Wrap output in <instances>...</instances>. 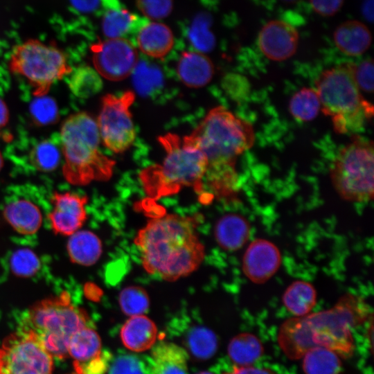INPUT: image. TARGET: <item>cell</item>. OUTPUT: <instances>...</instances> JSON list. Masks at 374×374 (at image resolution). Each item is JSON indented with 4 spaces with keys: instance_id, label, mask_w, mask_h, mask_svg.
<instances>
[{
    "instance_id": "1",
    "label": "cell",
    "mask_w": 374,
    "mask_h": 374,
    "mask_svg": "<svg viewBox=\"0 0 374 374\" xmlns=\"http://www.w3.org/2000/svg\"><path fill=\"white\" fill-rule=\"evenodd\" d=\"M367 305L357 297L346 294L331 308L293 317L280 326L278 341L285 355L299 359L314 348H325L340 357L354 353L351 329L368 319Z\"/></svg>"
},
{
    "instance_id": "2",
    "label": "cell",
    "mask_w": 374,
    "mask_h": 374,
    "mask_svg": "<svg viewBox=\"0 0 374 374\" xmlns=\"http://www.w3.org/2000/svg\"><path fill=\"white\" fill-rule=\"evenodd\" d=\"M194 217L167 214L153 218L135 238L145 271L174 281L196 270L204 257Z\"/></svg>"
},
{
    "instance_id": "3",
    "label": "cell",
    "mask_w": 374,
    "mask_h": 374,
    "mask_svg": "<svg viewBox=\"0 0 374 374\" xmlns=\"http://www.w3.org/2000/svg\"><path fill=\"white\" fill-rule=\"evenodd\" d=\"M183 139L205 156L204 177L214 193L220 197L233 196L238 184L235 163L253 144L252 125L223 107H216Z\"/></svg>"
},
{
    "instance_id": "4",
    "label": "cell",
    "mask_w": 374,
    "mask_h": 374,
    "mask_svg": "<svg viewBox=\"0 0 374 374\" xmlns=\"http://www.w3.org/2000/svg\"><path fill=\"white\" fill-rule=\"evenodd\" d=\"M60 141L62 173L69 183L82 186L112 177L115 161L101 152L98 125L89 114L78 112L69 116L62 125Z\"/></svg>"
},
{
    "instance_id": "5",
    "label": "cell",
    "mask_w": 374,
    "mask_h": 374,
    "mask_svg": "<svg viewBox=\"0 0 374 374\" xmlns=\"http://www.w3.org/2000/svg\"><path fill=\"white\" fill-rule=\"evenodd\" d=\"M166 155L160 164L149 166L140 174L145 193L153 199L177 193L185 186L203 190L206 160L195 145L173 134L159 137Z\"/></svg>"
},
{
    "instance_id": "6",
    "label": "cell",
    "mask_w": 374,
    "mask_h": 374,
    "mask_svg": "<svg viewBox=\"0 0 374 374\" xmlns=\"http://www.w3.org/2000/svg\"><path fill=\"white\" fill-rule=\"evenodd\" d=\"M352 63L323 71L316 81L321 109L332 118L337 133H355L373 116V107L362 96Z\"/></svg>"
},
{
    "instance_id": "7",
    "label": "cell",
    "mask_w": 374,
    "mask_h": 374,
    "mask_svg": "<svg viewBox=\"0 0 374 374\" xmlns=\"http://www.w3.org/2000/svg\"><path fill=\"white\" fill-rule=\"evenodd\" d=\"M26 321L23 329L30 332L53 357L63 359L69 357L70 338L87 326L88 317L63 293L37 303Z\"/></svg>"
},
{
    "instance_id": "8",
    "label": "cell",
    "mask_w": 374,
    "mask_h": 374,
    "mask_svg": "<svg viewBox=\"0 0 374 374\" xmlns=\"http://www.w3.org/2000/svg\"><path fill=\"white\" fill-rule=\"evenodd\" d=\"M373 144L354 136L337 155L330 171L332 183L341 197L364 202L373 197Z\"/></svg>"
},
{
    "instance_id": "9",
    "label": "cell",
    "mask_w": 374,
    "mask_h": 374,
    "mask_svg": "<svg viewBox=\"0 0 374 374\" xmlns=\"http://www.w3.org/2000/svg\"><path fill=\"white\" fill-rule=\"evenodd\" d=\"M8 65L12 73L28 80L35 97L46 95L54 82L73 70L61 50L37 39L15 46Z\"/></svg>"
},
{
    "instance_id": "10",
    "label": "cell",
    "mask_w": 374,
    "mask_h": 374,
    "mask_svg": "<svg viewBox=\"0 0 374 374\" xmlns=\"http://www.w3.org/2000/svg\"><path fill=\"white\" fill-rule=\"evenodd\" d=\"M134 98V93L128 91L119 96L107 94L103 98L96 123L103 144L116 153L128 149L135 139L130 111Z\"/></svg>"
},
{
    "instance_id": "11",
    "label": "cell",
    "mask_w": 374,
    "mask_h": 374,
    "mask_svg": "<svg viewBox=\"0 0 374 374\" xmlns=\"http://www.w3.org/2000/svg\"><path fill=\"white\" fill-rule=\"evenodd\" d=\"M3 374H53V356L29 331L22 329L2 345Z\"/></svg>"
},
{
    "instance_id": "12",
    "label": "cell",
    "mask_w": 374,
    "mask_h": 374,
    "mask_svg": "<svg viewBox=\"0 0 374 374\" xmlns=\"http://www.w3.org/2000/svg\"><path fill=\"white\" fill-rule=\"evenodd\" d=\"M92 60L100 76L112 81L127 78L135 69L137 52L125 38H109L91 46Z\"/></svg>"
},
{
    "instance_id": "13",
    "label": "cell",
    "mask_w": 374,
    "mask_h": 374,
    "mask_svg": "<svg viewBox=\"0 0 374 374\" xmlns=\"http://www.w3.org/2000/svg\"><path fill=\"white\" fill-rule=\"evenodd\" d=\"M51 201L54 208L48 220L53 232L71 235L78 231L87 218V197L71 192H55Z\"/></svg>"
},
{
    "instance_id": "14",
    "label": "cell",
    "mask_w": 374,
    "mask_h": 374,
    "mask_svg": "<svg viewBox=\"0 0 374 374\" xmlns=\"http://www.w3.org/2000/svg\"><path fill=\"white\" fill-rule=\"evenodd\" d=\"M281 255L278 248L266 239H256L245 251L242 268L244 275L253 283H264L278 270Z\"/></svg>"
},
{
    "instance_id": "15",
    "label": "cell",
    "mask_w": 374,
    "mask_h": 374,
    "mask_svg": "<svg viewBox=\"0 0 374 374\" xmlns=\"http://www.w3.org/2000/svg\"><path fill=\"white\" fill-rule=\"evenodd\" d=\"M299 41L296 30L281 20H272L260 30L258 45L261 52L274 61H283L296 52Z\"/></svg>"
},
{
    "instance_id": "16",
    "label": "cell",
    "mask_w": 374,
    "mask_h": 374,
    "mask_svg": "<svg viewBox=\"0 0 374 374\" xmlns=\"http://www.w3.org/2000/svg\"><path fill=\"white\" fill-rule=\"evenodd\" d=\"M103 354L99 335L88 326L77 330L70 338L68 355L74 361L77 374H83L87 367Z\"/></svg>"
},
{
    "instance_id": "17",
    "label": "cell",
    "mask_w": 374,
    "mask_h": 374,
    "mask_svg": "<svg viewBox=\"0 0 374 374\" xmlns=\"http://www.w3.org/2000/svg\"><path fill=\"white\" fill-rule=\"evenodd\" d=\"M157 328L149 317L144 314L131 316L123 325L120 337L127 349L143 352L154 345L157 338Z\"/></svg>"
},
{
    "instance_id": "18",
    "label": "cell",
    "mask_w": 374,
    "mask_h": 374,
    "mask_svg": "<svg viewBox=\"0 0 374 374\" xmlns=\"http://www.w3.org/2000/svg\"><path fill=\"white\" fill-rule=\"evenodd\" d=\"M177 74L187 87L199 88L213 78L214 67L211 60L199 51H184L177 64Z\"/></svg>"
},
{
    "instance_id": "19",
    "label": "cell",
    "mask_w": 374,
    "mask_h": 374,
    "mask_svg": "<svg viewBox=\"0 0 374 374\" xmlns=\"http://www.w3.org/2000/svg\"><path fill=\"white\" fill-rule=\"evenodd\" d=\"M188 353L180 346L159 341L153 346L152 351L151 374H188Z\"/></svg>"
},
{
    "instance_id": "20",
    "label": "cell",
    "mask_w": 374,
    "mask_h": 374,
    "mask_svg": "<svg viewBox=\"0 0 374 374\" xmlns=\"http://www.w3.org/2000/svg\"><path fill=\"white\" fill-rule=\"evenodd\" d=\"M250 225L242 215L230 213L221 217L215 224V238L220 247L229 251L242 248L247 242Z\"/></svg>"
},
{
    "instance_id": "21",
    "label": "cell",
    "mask_w": 374,
    "mask_h": 374,
    "mask_svg": "<svg viewBox=\"0 0 374 374\" xmlns=\"http://www.w3.org/2000/svg\"><path fill=\"white\" fill-rule=\"evenodd\" d=\"M3 215L8 224L22 235L35 233L42 221V213L37 206L25 199H16L6 204Z\"/></svg>"
},
{
    "instance_id": "22",
    "label": "cell",
    "mask_w": 374,
    "mask_h": 374,
    "mask_svg": "<svg viewBox=\"0 0 374 374\" xmlns=\"http://www.w3.org/2000/svg\"><path fill=\"white\" fill-rule=\"evenodd\" d=\"M139 49L145 55L162 58L172 49L174 36L170 28L164 24L150 22L144 24L136 35Z\"/></svg>"
},
{
    "instance_id": "23",
    "label": "cell",
    "mask_w": 374,
    "mask_h": 374,
    "mask_svg": "<svg viewBox=\"0 0 374 374\" xmlns=\"http://www.w3.org/2000/svg\"><path fill=\"white\" fill-rule=\"evenodd\" d=\"M333 39L342 53L350 56H358L369 48L372 37L365 24L358 21H348L335 29Z\"/></svg>"
},
{
    "instance_id": "24",
    "label": "cell",
    "mask_w": 374,
    "mask_h": 374,
    "mask_svg": "<svg viewBox=\"0 0 374 374\" xmlns=\"http://www.w3.org/2000/svg\"><path fill=\"white\" fill-rule=\"evenodd\" d=\"M69 236L67 251L70 260L83 266L95 264L103 249L99 238L94 233L86 230H78Z\"/></svg>"
},
{
    "instance_id": "25",
    "label": "cell",
    "mask_w": 374,
    "mask_h": 374,
    "mask_svg": "<svg viewBox=\"0 0 374 374\" xmlns=\"http://www.w3.org/2000/svg\"><path fill=\"white\" fill-rule=\"evenodd\" d=\"M317 291L309 282L296 280L283 295V303L294 317H302L311 312L317 303Z\"/></svg>"
},
{
    "instance_id": "26",
    "label": "cell",
    "mask_w": 374,
    "mask_h": 374,
    "mask_svg": "<svg viewBox=\"0 0 374 374\" xmlns=\"http://www.w3.org/2000/svg\"><path fill=\"white\" fill-rule=\"evenodd\" d=\"M263 346L260 339L249 332H242L235 336L228 346L231 359L238 366L251 365L263 353Z\"/></svg>"
},
{
    "instance_id": "27",
    "label": "cell",
    "mask_w": 374,
    "mask_h": 374,
    "mask_svg": "<svg viewBox=\"0 0 374 374\" xmlns=\"http://www.w3.org/2000/svg\"><path fill=\"white\" fill-rule=\"evenodd\" d=\"M303 370L305 374H338L341 368L340 357L325 348H314L303 356Z\"/></svg>"
},
{
    "instance_id": "28",
    "label": "cell",
    "mask_w": 374,
    "mask_h": 374,
    "mask_svg": "<svg viewBox=\"0 0 374 374\" xmlns=\"http://www.w3.org/2000/svg\"><path fill=\"white\" fill-rule=\"evenodd\" d=\"M69 87L77 97L87 98L98 93L103 88V81L95 69L81 66L71 72Z\"/></svg>"
},
{
    "instance_id": "29",
    "label": "cell",
    "mask_w": 374,
    "mask_h": 374,
    "mask_svg": "<svg viewBox=\"0 0 374 374\" xmlns=\"http://www.w3.org/2000/svg\"><path fill=\"white\" fill-rule=\"evenodd\" d=\"M186 345L188 352L197 359L211 358L217 348L215 334L205 327H195L188 333Z\"/></svg>"
},
{
    "instance_id": "30",
    "label": "cell",
    "mask_w": 374,
    "mask_h": 374,
    "mask_svg": "<svg viewBox=\"0 0 374 374\" xmlns=\"http://www.w3.org/2000/svg\"><path fill=\"white\" fill-rule=\"evenodd\" d=\"M136 17L128 10L114 8L103 17L102 28L105 36L109 38H123L134 27Z\"/></svg>"
},
{
    "instance_id": "31",
    "label": "cell",
    "mask_w": 374,
    "mask_h": 374,
    "mask_svg": "<svg viewBox=\"0 0 374 374\" xmlns=\"http://www.w3.org/2000/svg\"><path fill=\"white\" fill-rule=\"evenodd\" d=\"M321 103L317 91L311 88H303L291 98L289 109L294 118L310 121L318 114Z\"/></svg>"
},
{
    "instance_id": "32",
    "label": "cell",
    "mask_w": 374,
    "mask_h": 374,
    "mask_svg": "<svg viewBox=\"0 0 374 374\" xmlns=\"http://www.w3.org/2000/svg\"><path fill=\"white\" fill-rule=\"evenodd\" d=\"M30 161L39 171L52 172L58 166L61 159V151L51 140H43L30 150Z\"/></svg>"
},
{
    "instance_id": "33",
    "label": "cell",
    "mask_w": 374,
    "mask_h": 374,
    "mask_svg": "<svg viewBox=\"0 0 374 374\" xmlns=\"http://www.w3.org/2000/svg\"><path fill=\"white\" fill-rule=\"evenodd\" d=\"M119 305L127 316L143 314L149 308L150 299L147 292L139 286L124 288L119 294Z\"/></svg>"
},
{
    "instance_id": "34",
    "label": "cell",
    "mask_w": 374,
    "mask_h": 374,
    "mask_svg": "<svg viewBox=\"0 0 374 374\" xmlns=\"http://www.w3.org/2000/svg\"><path fill=\"white\" fill-rule=\"evenodd\" d=\"M210 17L205 14L198 15L190 26L189 39L199 52H207L213 48L215 38L210 30Z\"/></svg>"
},
{
    "instance_id": "35",
    "label": "cell",
    "mask_w": 374,
    "mask_h": 374,
    "mask_svg": "<svg viewBox=\"0 0 374 374\" xmlns=\"http://www.w3.org/2000/svg\"><path fill=\"white\" fill-rule=\"evenodd\" d=\"M30 116L38 125H48L55 123L59 118L56 102L46 95L35 97L30 105Z\"/></svg>"
},
{
    "instance_id": "36",
    "label": "cell",
    "mask_w": 374,
    "mask_h": 374,
    "mask_svg": "<svg viewBox=\"0 0 374 374\" xmlns=\"http://www.w3.org/2000/svg\"><path fill=\"white\" fill-rule=\"evenodd\" d=\"M12 272L18 277L34 276L40 267L37 256L30 249H20L15 251L10 260Z\"/></svg>"
},
{
    "instance_id": "37",
    "label": "cell",
    "mask_w": 374,
    "mask_h": 374,
    "mask_svg": "<svg viewBox=\"0 0 374 374\" xmlns=\"http://www.w3.org/2000/svg\"><path fill=\"white\" fill-rule=\"evenodd\" d=\"M109 374H151V364L139 356L123 355L111 364Z\"/></svg>"
},
{
    "instance_id": "38",
    "label": "cell",
    "mask_w": 374,
    "mask_h": 374,
    "mask_svg": "<svg viewBox=\"0 0 374 374\" xmlns=\"http://www.w3.org/2000/svg\"><path fill=\"white\" fill-rule=\"evenodd\" d=\"M136 5L147 17L153 19H163L172 10V0H137Z\"/></svg>"
},
{
    "instance_id": "39",
    "label": "cell",
    "mask_w": 374,
    "mask_h": 374,
    "mask_svg": "<svg viewBox=\"0 0 374 374\" xmlns=\"http://www.w3.org/2000/svg\"><path fill=\"white\" fill-rule=\"evenodd\" d=\"M353 75L359 89L372 93L373 91V62L366 59L353 65Z\"/></svg>"
},
{
    "instance_id": "40",
    "label": "cell",
    "mask_w": 374,
    "mask_h": 374,
    "mask_svg": "<svg viewBox=\"0 0 374 374\" xmlns=\"http://www.w3.org/2000/svg\"><path fill=\"white\" fill-rule=\"evenodd\" d=\"M313 10L319 15L329 17L338 12L344 0H310Z\"/></svg>"
},
{
    "instance_id": "41",
    "label": "cell",
    "mask_w": 374,
    "mask_h": 374,
    "mask_svg": "<svg viewBox=\"0 0 374 374\" xmlns=\"http://www.w3.org/2000/svg\"><path fill=\"white\" fill-rule=\"evenodd\" d=\"M224 374H280L276 371H274L269 368H258L251 365L247 366H234L233 369Z\"/></svg>"
},
{
    "instance_id": "42",
    "label": "cell",
    "mask_w": 374,
    "mask_h": 374,
    "mask_svg": "<svg viewBox=\"0 0 374 374\" xmlns=\"http://www.w3.org/2000/svg\"><path fill=\"white\" fill-rule=\"evenodd\" d=\"M73 6L82 12H91L96 9L100 0H71Z\"/></svg>"
},
{
    "instance_id": "43",
    "label": "cell",
    "mask_w": 374,
    "mask_h": 374,
    "mask_svg": "<svg viewBox=\"0 0 374 374\" xmlns=\"http://www.w3.org/2000/svg\"><path fill=\"white\" fill-rule=\"evenodd\" d=\"M362 14L364 17L369 21L373 20V0H364L362 4Z\"/></svg>"
},
{
    "instance_id": "44",
    "label": "cell",
    "mask_w": 374,
    "mask_h": 374,
    "mask_svg": "<svg viewBox=\"0 0 374 374\" xmlns=\"http://www.w3.org/2000/svg\"><path fill=\"white\" fill-rule=\"evenodd\" d=\"M9 112L6 103L0 98V130L8 123Z\"/></svg>"
},
{
    "instance_id": "45",
    "label": "cell",
    "mask_w": 374,
    "mask_h": 374,
    "mask_svg": "<svg viewBox=\"0 0 374 374\" xmlns=\"http://www.w3.org/2000/svg\"><path fill=\"white\" fill-rule=\"evenodd\" d=\"M0 374H3L2 373V349L0 348Z\"/></svg>"
},
{
    "instance_id": "46",
    "label": "cell",
    "mask_w": 374,
    "mask_h": 374,
    "mask_svg": "<svg viewBox=\"0 0 374 374\" xmlns=\"http://www.w3.org/2000/svg\"><path fill=\"white\" fill-rule=\"evenodd\" d=\"M3 166V159L2 157V154L0 151V170H1Z\"/></svg>"
},
{
    "instance_id": "47",
    "label": "cell",
    "mask_w": 374,
    "mask_h": 374,
    "mask_svg": "<svg viewBox=\"0 0 374 374\" xmlns=\"http://www.w3.org/2000/svg\"><path fill=\"white\" fill-rule=\"evenodd\" d=\"M196 374H214L211 372H209V371H202V372H199V373H197Z\"/></svg>"
},
{
    "instance_id": "48",
    "label": "cell",
    "mask_w": 374,
    "mask_h": 374,
    "mask_svg": "<svg viewBox=\"0 0 374 374\" xmlns=\"http://www.w3.org/2000/svg\"><path fill=\"white\" fill-rule=\"evenodd\" d=\"M282 1H285V2L292 3V2H296L298 0H282Z\"/></svg>"
}]
</instances>
